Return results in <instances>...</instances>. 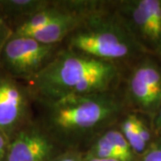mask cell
Segmentation results:
<instances>
[{
	"mask_svg": "<svg viewBox=\"0 0 161 161\" xmlns=\"http://www.w3.org/2000/svg\"><path fill=\"white\" fill-rule=\"evenodd\" d=\"M44 106L43 129L60 148L80 151L124 117L127 107L118 90L73 96Z\"/></svg>",
	"mask_w": 161,
	"mask_h": 161,
	"instance_id": "obj_1",
	"label": "cell"
},
{
	"mask_svg": "<svg viewBox=\"0 0 161 161\" xmlns=\"http://www.w3.org/2000/svg\"><path fill=\"white\" fill-rule=\"evenodd\" d=\"M121 78L120 65L61 47L50 63L30 81L35 96L45 103L116 90Z\"/></svg>",
	"mask_w": 161,
	"mask_h": 161,
	"instance_id": "obj_2",
	"label": "cell"
},
{
	"mask_svg": "<svg viewBox=\"0 0 161 161\" xmlns=\"http://www.w3.org/2000/svg\"><path fill=\"white\" fill-rule=\"evenodd\" d=\"M100 2L86 12L75 29L64 40V47L103 61L116 64L138 61L145 53L133 39L122 18Z\"/></svg>",
	"mask_w": 161,
	"mask_h": 161,
	"instance_id": "obj_3",
	"label": "cell"
},
{
	"mask_svg": "<svg viewBox=\"0 0 161 161\" xmlns=\"http://www.w3.org/2000/svg\"><path fill=\"white\" fill-rule=\"evenodd\" d=\"M115 12L145 53L161 57V0H126Z\"/></svg>",
	"mask_w": 161,
	"mask_h": 161,
	"instance_id": "obj_4",
	"label": "cell"
},
{
	"mask_svg": "<svg viewBox=\"0 0 161 161\" xmlns=\"http://www.w3.org/2000/svg\"><path fill=\"white\" fill-rule=\"evenodd\" d=\"M60 46L44 44L29 36L13 35L2 48V62L9 74L31 80L50 63Z\"/></svg>",
	"mask_w": 161,
	"mask_h": 161,
	"instance_id": "obj_5",
	"label": "cell"
},
{
	"mask_svg": "<svg viewBox=\"0 0 161 161\" xmlns=\"http://www.w3.org/2000/svg\"><path fill=\"white\" fill-rule=\"evenodd\" d=\"M127 106L155 115L161 107V67L150 58L139 59L132 66L124 92Z\"/></svg>",
	"mask_w": 161,
	"mask_h": 161,
	"instance_id": "obj_6",
	"label": "cell"
},
{
	"mask_svg": "<svg viewBox=\"0 0 161 161\" xmlns=\"http://www.w3.org/2000/svg\"><path fill=\"white\" fill-rule=\"evenodd\" d=\"M60 149L41 125H31L14 133L3 161H53Z\"/></svg>",
	"mask_w": 161,
	"mask_h": 161,
	"instance_id": "obj_7",
	"label": "cell"
},
{
	"mask_svg": "<svg viewBox=\"0 0 161 161\" xmlns=\"http://www.w3.org/2000/svg\"><path fill=\"white\" fill-rule=\"evenodd\" d=\"M27 113L28 98L22 87L10 77L0 76V132L10 138Z\"/></svg>",
	"mask_w": 161,
	"mask_h": 161,
	"instance_id": "obj_8",
	"label": "cell"
},
{
	"mask_svg": "<svg viewBox=\"0 0 161 161\" xmlns=\"http://www.w3.org/2000/svg\"><path fill=\"white\" fill-rule=\"evenodd\" d=\"M50 4L51 1L47 0H2L0 8L9 15L27 19Z\"/></svg>",
	"mask_w": 161,
	"mask_h": 161,
	"instance_id": "obj_9",
	"label": "cell"
},
{
	"mask_svg": "<svg viewBox=\"0 0 161 161\" xmlns=\"http://www.w3.org/2000/svg\"><path fill=\"white\" fill-rule=\"evenodd\" d=\"M137 118L138 116L135 114L125 115L119 122L118 129L126 139L136 156H142L148 149V146L144 144L140 137L137 128Z\"/></svg>",
	"mask_w": 161,
	"mask_h": 161,
	"instance_id": "obj_10",
	"label": "cell"
},
{
	"mask_svg": "<svg viewBox=\"0 0 161 161\" xmlns=\"http://www.w3.org/2000/svg\"><path fill=\"white\" fill-rule=\"evenodd\" d=\"M140 161H161V139L152 142L141 156Z\"/></svg>",
	"mask_w": 161,
	"mask_h": 161,
	"instance_id": "obj_11",
	"label": "cell"
},
{
	"mask_svg": "<svg viewBox=\"0 0 161 161\" xmlns=\"http://www.w3.org/2000/svg\"><path fill=\"white\" fill-rule=\"evenodd\" d=\"M137 128H138L139 134H140V137L142 139V141L143 142L146 146L149 147L150 143L152 142L151 132H150L148 126L145 125V123L142 119H140L139 117L137 118Z\"/></svg>",
	"mask_w": 161,
	"mask_h": 161,
	"instance_id": "obj_12",
	"label": "cell"
},
{
	"mask_svg": "<svg viewBox=\"0 0 161 161\" xmlns=\"http://www.w3.org/2000/svg\"><path fill=\"white\" fill-rule=\"evenodd\" d=\"M83 155L77 150H65L53 161H82Z\"/></svg>",
	"mask_w": 161,
	"mask_h": 161,
	"instance_id": "obj_13",
	"label": "cell"
},
{
	"mask_svg": "<svg viewBox=\"0 0 161 161\" xmlns=\"http://www.w3.org/2000/svg\"><path fill=\"white\" fill-rule=\"evenodd\" d=\"M9 142H10L9 137L5 133L0 132V161L4 160V158L6 157Z\"/></svg>",
	"mask_w": 161,
	"mask_h": 161,
	"instance_id": "obj_14",
	"label": "cell"
},
{
	"mask_svg": "<svg viewBox=\"0 0 161 161\" xmlns=\"http://www.w3.org/2000/svg\"><path fill=\"white\" fill-rule=\"evenodd\" d=\"M153 129L154 132L158 135V139H161V107L158 112L156 113L155 115L153 116Z\"/></svg>",
	"mask_w": 161,
	"mask_h": 161,
	"instance_id": "obj_15",
	"label": "cell"
},
{
	"mask_svg": "<svg viewBox=\"0 0 161 161\" xmlns=\"http://www.w3.org/2000/svg\"><path fill=\"white\" fill-rule=\"evenodd\" d=\"M6 33H7V28H6L5 23H4L3 16L0 14V38L4 40L5 37H6Z\"/></svg>",
	"mask_w": 161,
	"mask_h": 161,
	"instance_id": "obj_16",
	"label": "cell"
},
{
	"mask_svg": "<svg viewBox=\"0 0 161 161\" xmlns=\"http://www.w3.org/2000/svg\"><path fill=\"white\" fill-rule=\"evenodd\" d=\"M82 161H119L115 160V159H104V158H94L91 156H87L83 154V159Z\"/></svg>",
	"mask_w": 161,
	"mask_h": 161,
	"instance_id": "obj_17",
	"label": "cell"
}]
</instances>
